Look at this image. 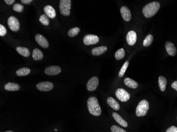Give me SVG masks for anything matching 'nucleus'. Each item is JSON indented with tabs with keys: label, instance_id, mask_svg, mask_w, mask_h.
Masks as SVG:
<instances>
[{
	"label": "nucleus",
	"instance_id": "1",
	"mask_svg": "<svg viewBox=\"0 0 177 132\" xmlns=\"http://www.w3.org/2000/svg\"><path fill=\"white\" fill-rule=\"evenodd\" d=\"M87 106L89 113L92 115L95 116H100L101 114V109L98 99L95 97L89 98L87 101Z\"/></svg>",
	"mask_w": 177,
	"mask_h": 132
},
{
	"label": "nucleus",
	"instance_id": "2",
	"mask_svg": "<svg viewBox=\"0 0 177 132\" xmlns=\"http://www.w3.org/2000/svg\"><path fill=\"white\" fill-rule=\"evenodd\" d=\"M160 8V4L158 2L154 1L145 5L142 10L143 14L147 18L154 16Z\"/></svg>",
	"mask_w": 177,
	"mask_h": 132
},
{
	"label": "nucleus",
	"instance_id": "3",
	"mask_svg": "<svg viewBox=\"0 0 177 132\" xmlns=\"http://www.w3.org/2000/svg\"><path fill=\"white\" fill-rule=\"evenodd\" d=\"M149 109V103L147 100H142L138 104V106L136 109V115L138 117L144 116L147 113Z\"/></svg>",
	"mask_w": 177,
	"mask_h": 132
},
{
	"label": "nucleus",
	"instance_id": "4",
	"mask_svg": "<svg viewBox=\"0 0 177 132\" xmlns=\"http://www.w3.org/2000/svg\"><path fill=\"white\" fill-rule=\"evenodd\" d=\"M71 7V0H61L59 2V8L60 9L61 14L64 16H68L70 15Z\"/></svg>",
	"mask_w": 177,
	"mask_h": 132
},
{
	"label": "nucleus",
	"instance_id": "5",
	"mask_svg": "<svg viewBox=\"0 0 177 132\" xmlns=\"http://www.w3.org/2000/svg\"><path fill=\"white\" fill-rule=\"evenodd\" d=\"M115 95L117 99L121 102H126L129 100L131 95L123 88H118L115 91Z\"/></svg>",
	"mask_w": 177,
	"mask_h": 132
},
{
	"label": "nucleus",
	"instance_id": "6",
	"mask_svg": "<svg viewBox=\"0 0 177 132\" xmlns=\"http://www.w3.org/2000/svg\"><path fill=\"white\" fill-rule=\"evenodd\" d=\"M7 25L10 29L12 31L16 32L19 30L20 23L18 19L13 16H10L7 20Z\"/></svg>",
	"mask_w": 177,
	"mask_h": 132
},
{
	"label": "nucleus",
	"instance_id": "7",
	"mask_svg": "<svg viewBox=\"0 0 177 132\" xmlns=\"http://www.w3.org/2000/svg\"><path fill=\"white\" fill-rule=\"evenodd\" d=\"M99 41V38L94 35H86L83 38L84 44L86 46L93 45L98 44Z\"/></svg>",
	"mask_w": 177,
	"mask_h": 132
},
{
	"label": "nucleus",
	"instance_id": "8",
	"mask_svg": "<svg viewBox=\"0 0 177 132\" xmlns=\"http://www.w3.org/2000/svg\"><path fill=\"white\" fill-rule=\"evenodd\" d=\"M37 88L42 91H51L54 87L53 83L49 81H42L37 85Z\"/></svg>",
	"mask_w": 177,
	"mask_h": 132
},
{
	"label": "nucleus",
	"instance_id": "9",
	"mask_svg": "<svg viewBox=\"0 0 177 132\" xmlns=\"http://www.w3.org/2000/svg\"><path fill=\"white\" fill-rule=\"evenodd\" d=\"M99 85V79L97 77H93L89 79L86 84V88L89 91H95Z\"/></svg>",
	"mask_w": 177,
	"mask_h": 132
},
{
	"label": "nucleus",
	"instance_id": "10",
	"mask_svg": "<svg viewBox=\"0 0 177 132\" xmlns=\"http://www.w3.org/2000/svg\"><path fill=\"white\" fill-rule=\"evenodd\" d=\"M61 72V68L57 66H51L47 67L44 70L45 74L48 76H55Z\"/></svg>",
	"mask_w": 177,
	"mask_h": 132
},
{
	"label": "nucleus",
	"instance_id": "11",
	"mask_svg": "<svg viewBox=\"0 0 177 132\" xmlns=\"http://www.w3.org/2000/svg\"><path fill=\"white\" fill-rule=\"evenodd\" d=\"M35 39L38 44L43 48H47L49 46V43L46 38L42 35L37 34L35 35Z\"/></svg>",
	"mask_w": 177,
	"mask_h": 132
},
{
	"label": "nucleus",
	"instance_id": "12",
	"mask_svg": "<svg viewBox=\"0 0 177 132\" xmlns=\"http://www.w3.org/2000/svg\"><path fill=\"white\" fill-rule=\"evenodd\" d=\"M137 41V34L134 31H129L126 35V41L129 46H134Z\"/></svg>",
	"mask_w": 177,
	"mask_h": 132
},
{
	"label": "nucleus",
	"instance_id": "13",
	"mask_svg": "<svg viewBox=\"0 0 177 132\" xmlns=\"http://www.w3.org/2000/svg\"><path fill=\"white\" fill-rule=\"evenodd\" d=\"M166 51L169 55L172 57L176 56L177 53V49L174 44L170 41L166 42L165 44Z\"/></svg>",
	"mask_w": 177,
	"mask_h": 132
},
{
	"label": "nucleus",
	"instance_id": "14",
	"mask_svg": "<svg viewBox=\"0 0 177 132\" xmlns=\"http://www.w3.org/2000/svg\"><path fill=\"white\" fill-rule=\"evenodd\" d=\"M120 13L123 20L126 22L130 21L132 18L131 11L125 6L122 7L120 9Z\"/></svg>",
	"mask_w": 177,
	"mask_h": 132
},
{
	"label": "nucleus",
	"instance_id": "15",
	"mask_svg": "<svg viewBox=\"0 0 177 132\" xmlns=\"http://www.w3.org/2000/svg\"><path fill=\"white\" fill-rule=\"evenodd\" d=\"M45 13L51 19H54L56 16V11L54 7L51 5H46L44 8Z\"/></svg>",
	"mask_w": 177,
	"mask_h": 132
},
{
	"label": "nucleus",
	"instance_id": "16",
	"mask_svg": "<svg viewBox=\"0 0 177 132\" xmlns=\"http://www.w3.org/2000/svg\"><path fill=\"white\" fill-rule=\"evenodd\" d=\"M107 47L106 46H98L92 49L91 53L93 56H100L105 53L107 51Z\"/></svg>",
	"mask_w": 177,
	"mask_h": 132
},
{
	"label": "nucleus",
	"instance_id": "17",
	"mask_svg": "<svg viewBox=\"0 0 177 132\" xmlns=\"http://www.w3.org/2000/svg\"><path fill=\"white\" fill-rule=\"evenodd\" d=\"M107 102L108 104L109 105V106L115 111H118L120 109V105L119 103L116 100H115L114 98L111 97L108 98Z\"/></svg>",
	"mask_w": 177,
	"mask_h": 132
},
{
	"label": "nucleus",
	"instance_id": "18",
	"mask_svg": "<svg viewBox=\"0 0 177 132\" xmlns=\"http://www.w3.org/2000/svg\"><path fill=\"white\" fill-rule=\"evenodd\" d=\"M4 89L6 91H16L20 89V86L14 83H8L5 85Z\"/></svg>",
	"mask_w": 177,
	"mask_h": 132
},
{
	"label": "nucleus",
	"instance_id": "19",
	"mask_svg": "<svg viewBox=\"0 0 177 132\" xmlns=\"http://www.w3.org/2000/svg\"><path fill=\"white\" fill-rule=\"evenodd\" d=\"M112 117L115 119V121L119 124V125H121L124 128H127L128 126V124L126 122V121L123 119L121 116L118 115V114L116 113H113Z\"/></svg>",
	"mask_w": 177,
	"mask_h": 132
},
{
	"label": "nucleus",
	"instance_id": "20",
	"mask_svg": "<svg viewBox=\"0 0 177 132\" xmlns=\"http://www.w3.org/2000/svg\"><path fill=\"white\" fill-rule=\"evenodd\" d=\"M124 83L126 86L132 89H136L138 86V83L130 78H126L124 79Z\"/></svg>",
	"mask_w": 177,
	"mask_h": 132
},
{
	"label": "nucleus",
	"instance_id": "21",
	"mask_svg": "<svg viewBox=\"0 0 177 132\" xmlns=\"http://www.w3.org/2000/svg\"><path fill=\"white\" fill-rule=\"evenodd\" d=\"M44 55L42 52L39 49L36 48L33 51V59L35 61L40 60L42 59Z\"/></svg>",
	"mask_w": 177,
	"mask_h": 132
},
{
	"label": "nucleus",
	"instance_id": "22",
	"mask_svg": "<svg viewBox=\"0 0 177 132\" xmlns=\"http://www.w3.org/2000/svg\"><path fill=\"white\" fill-rule=\"evenodd\" d=\"M167 85V80L166 78L163 76H160L158 77V85L160 89L162 91H164L166 90V86Z\"/></svg>",
	"mask_w": 177,
	"mask_h": 132
},
{
	"label": "nucleus",
	"instance_id": "23",
	"mask_svg": "<svg viewBox=\"0 0 177 132\" xmlns=\"http://www.w3.org/2000/svg\"><path fill=\"white\" fill-rule=\"evenodd\" d=\"M16 50L18 53H19L23 57H28L30 56V53L29 49L25 47H22V46H18L16 48Z\"/></svg>",
	"mask_w": 177,
	"mask_h": 132
},
{
	"label": "nucleus",
	"instance_id": "24",
	"mask_svg": "<svg viewBox=\"0 0 177 132\" xmlns=\"http://www.w3.org/2000/svg\"><path fill=\"white\" fill-rule=\"evenodd\" d=\"M30 72V69L29 68H21L16 71V74L18 76H25L29 74Z\"/></svg>",
	"mask_w": 177,
	"mask_h": 132
},
{
	"label": "nucleus",
	"instance_id": "25",
	"mask_svg": "<svg viewBox=\"0 0 177 132\" xmlns=\"http://www.w3.org/2000/svg\"><path fill=\"white\" fill-rule=\"evenodd\" d=\"M125 56V51L123 48L118 49L115 54V57L117 60H121Z\"/></svg>",
	"mask_w": 177,
	"mask_h": 132
},
{
	"label": "nucleus",
	"instance_id": "26",
	"mask_svg": "<svg viewBox=\"0 0 177 132\" xmlns=\"http://www.w3.org/2000/svg\"><path fill=\"white\" fill-rule=\"evenodd\" d=\"M153 40V37L152 35H147L145 39L143 41V44L145 47L149 46L152 44V42Z\"/></svg>",
	"mask_w": 177,
	"mask_h": 132
},
{
	"label": "nucleus",
	"instance_id": "27",
	"mask_svg": "<svg viewBox=\"0 0 177 132\" xmlns=\"http://www.w3.org/2000/svg\"><path fill=\"white\" fill-rule=\"evenodd\" d=\"M80 31V29L78 27H74L71 28L68 31V35L70 37H74L76 35H77Z\"/></svg>",
	"mask_w": 177,
	"mask_h": 132
},
{
	"label": "nucleus",
	"instance_id": "28",
	"mask_svg": "<svg viewBox=\"0 0 177 132\" xmlns=\"http://www.w3.org/2000/svg\"><path fill=\"white\" fill-rule=\"evenodd\" d=\"M39 21L44 26H47L49 24V18L46 14H42L40 16Z\"/></svg>",
	"mask_w": 177,
	"mask_h": 132
},
{
	"label": "nucleus",
	"instance_id": "29",
	"mask_svg": "<svg viewBox=\"0 0 177 132\" xmlns=\"http://www.w3.org/2000/svg\"><path fill=\"white\" fill-rule=\"evenodd\" d=\"M128 65H129V62H128V61H126L123 63V65L122 67L121 68V69H120L119 72L118 76H119V77H122L123 76V75L125 74L126 70L128 68Z\"/></svg>",
	"mask_w": 177,
	"mask_h": 132
},
{
	"label": "nucleus",
	"instance_id": "30",
	"mask_svg": "<svg viewBox=\"0 0 177 132\" xmlns=\"http://www.w3.org/2000/svg\"><path fill=\"white\" fill-rule=\"evenodd\" d=\"M13 10L17 12H19L21 13L24 10V6L21 4L19 3H16L12 7Z\"/></svg>",
	"mask_w": 177,
	"mask_h": 132
},
{
	"label": "nucleus",
	"instance_id": "31",
	"mask_svg": "<svg viewBox=\"0 0 177 132\" xmlns=\"http://www.w3.org/2000/svg\"><path fill=\"white\" fill-rule=\"evenodd\" d=\"M111 131L112 132H126V131L123 128H119L116 125H112L111 127Z\"/></svg>",
	"mask_w": 177,
	"mask_h": 132
},
{
	"label": "nucleus",
	"instance_id": "32",
	"mask_svg": "<svg viewBox=\"0 0 177 132\" xmlns=\"http://www.w3.org/2000/svg\"><path fill=\"white\" fill-rule=\"evenodd\" d=\"M7 29L4 26H3L2 24H0V36H4L7 34Z\"/></svg>",
	"mask_w": 177,
	"mask_h": 132
},
{
	"label": "nucleus",
	"instance_id": "33",
	"mask_svg": "<svg viewBox=\"0 0 177 132\" xmlns=\"http://www.w3.org/2000/svg\"><path fill=\"white\" fill-rule=\"evenodd\" d=\"M166 132H177V128L175 126H172L168 128Z\"/></svg>",
	"mask_w": 177,
	"mask_h": 132
},
{
	"label": "nucleus",
	"instance_id": "34",
	"mask_svg": "<svg viewBox=\"0 0 177 132\" xmlns=\"http://www.w3.org/2000/svg\"><path fill=\"white\" fill-rule=\"evenodd\" d=\"M21 2L24 4H29L33 2V0H21Z\"/></svg>",
	"mask_w": 177,
	"mask_h": 132
},
{
	"label": "nucleus",
	"instance_id": "35",
	"mask_svg": "<svg viewBox=\"0 0 177 132\" xmlns=\"http://www.w3.org/2000/svg\"><path fill=\"white\" fill-rule=\"evenodd\" d=\"M171 87L177 91V81H175L171 84Z\"/></svg>",
	"mask_w": 177,
	"mask_h": 132
},
{
	"label": "nucleus",
	"instance_id": "36",
	"mask_svg": "<svg viewBox=\"0 0 177 132\" xmlns=\"http://www.w3.org/2000/svg\"><path fill=\"white\" fill-rule=\"evenodd\" d=\"M4 2L7 4L12 5L15 2V1L14 0H4Z\"/></svg>",
	"mask_w": 177,
	"mask_h": 132
},
{
	"label": "nucleus",
	"instance_id": "37",
	"mask_svg": "<svg viewBox=\"0 0 177 132\" xmlns=\"http://www.w3.org/2000/svg\"><path fill=\"white\" fill-rule=\"evenodd\" d=\"M13 132V131H7V132Z\"/></svg>",
	"mask_w": 177,
	"mask_h": 132
},
{
	"label": "nucleus",
	"instance_id": "38",
	"mask_svg": "<svg viewBox=\"0 0 177 132\" xmlns=\"http://www.w3.org/2000/svg\"><path fill=\"white\" fill-rule=\"evenodd\" d=\"M55 131H57V129H55Z\"/></svg>",
	"mask_w": 177,
	"mask_h": 132
}]
</instances>
